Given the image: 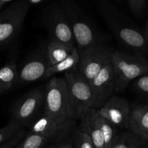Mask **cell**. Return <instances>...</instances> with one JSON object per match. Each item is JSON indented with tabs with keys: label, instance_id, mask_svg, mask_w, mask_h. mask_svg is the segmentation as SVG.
<instances>
[{
	"label": "cell",
	"instance_id": "ffe728a7",
	"mask_svg": "<svg viewBox=\"0 0 148 148\" xmlns=\"http://www.w3.org/2000/svg\"><path fill=\"white\" fill-rule=\"evenodd\" d=\"M95 119L103 134L105 148H110L119 135V129L110 122L101 116L98 113L97 110L95 113Z\"/></svg>",
	"mask_w": 148,
	"mask_h": 148
},
{
	"label": "cell",
	"instance_id": "52a82bcc",
	"mask_svg": "<svg viewBox=\"0 0 148 148\" xmlns=\"http://www.w3.org/2000/svg\"><path fill=\"white\" fill-rule=\"evenodd\" d=\"M30 4L26 0H15L0 12V46L15 39L22 29Z\"/></svg>",
	"mask_w": 148,
	"mask_h": 148
},
{
	"label": "cell",
	"instance_id": "f546056e",
	"mask_svg": "<svg viewBox=\"0 0 148 148\" xmlns=\"http://www.w3.org/2000/svg\"><path fill=\"white\" fill-rule=\"evenodd\" d=\"M143 139H145V140H147V141L148 140V130L147 131V132L145 133V134H144Z\"/></svg>",
	"mask_w": 148,
	"mask_h": 148
},
{
	"label": "cell",
	"instance_id": "4dcf8cb0",
	"mask_svg": "<svg viewBox=\"0 0 148 148\" xmlns=\"http://www.w3.org/2000/svg\"><path fill=\"white\" fill-rule=\"evenodd\" d=\"M12 1H15V0H0V2H3L4 4L7 3V2H12Z\"/></svg>",
	"mask_w": 148,
	"mask_h": 148
},
{
	"label": "cell",
	"instance_id": "7c38bea8",
	"mask_svg": "<svg viewBox=\"0 0 148 148\" xmlns=\"http://www.w3.org/2000/svg\"><path fill=\"white\" fill-rule=\"evenodd\" d=\"M97 111L117 129H129L131 105L123 97L111 96Z\"/></svg>",
	"mask_w": 148,
	"mask_h": 148
},
{
	"label": "cell",
	"instance_id": "277c9868",
	"mask_svg": "<svg viewBox=\"0 0 148 148\" xmlns=\"http://www.w3.org/2000/svg\"><path fill=\"white\" fill-rule=\"evenodd\" d=\"M111 63L116 75V90L123 93L131 82L148 72V60L139 52L114 51Z\"/></svg>",
	"mask_w": 148,
	"mask_h": 148
},
{
	"label": "cell",
	"instance_id": "d4e9b609",
	"mask_svg": "<svg viewBox=\"0 0 148 148\" xmlns=\"http://www.w3.org/2000/svg\"><path fill=\"white\" fill-rule=\"evenodd\" d=\"M131 12L137 17H141L145 12L147 0H127Z\"/></svg>",
	"mask_w": 148,
	"mask_h": 148
},
{
	"label": "cell",
	"instance_id": "ba28073f",
	"mask_svg": "<svg viewBox=\"0 0 148 148\" xmlns=\"http://www.w3.org/2000/svg\"><path fill=\"white\" fill-rule=\"evenodd\" d=\"M45 86L31 89L16 101L11 109V119L26 127L43 109Z\"/></svg>",
	"mask_w": 148,
	"mask_h": 148
},
{
	"label": "cell",
	"instance_id": "7402d4cb",
	"mask_svg": "<svg viewBox=\"0 0 148 148\" xmlns=\"http://www.w3.org/2000/svg\"><path fill=\"white\" fill-rule=\"evenodd\" d=\"M23 127L18 122L10 119L9 123L2 128H0V145H3L13 137Z\"/></svg>",
	"mask_w": 148,
	"mask_h": 148
},
{
	"label": "cell",
	"instance_id": "3957f363",
	"mask_svg": "<svg viewBox=\"0 0 148 148\" xmlns=\"http://www.w3.org/2000/svg\"><path fill=\"white\" fill-rule=\"evenodd\" d=\"M71 25L79 52L97 45H102L104 36L75 0H59Z\"/></svg>",
	"mask_w": 148,
	"mask_h": 148
},
{
	"label": "cell",
	"instance_id": "8992f818",
	"mask_svg": "<svg viewBox=\"0 0 148 148\" xmlns=\"http://www.w3.org/2000/svg\"><path fill=\"white\" fill-rule=\"evenodd\" d=\"M42 23L51 41L77 47L69 21L59 2H52L44 8L42 12Z\"/></svg>",
	"mask_w": 148,
	"mask_h": 148
},
{
	"label": "cell",
	"instance_id": "5bb4252c",
	"mask_svg": "<svg viewBox=\"0 0 148 148\" xmlns=\"http://www.w3.org/2000/svg\"><path fill=\"white\" fill-rule=\"evenodd\" d=\"M96 109L90 108L82 113L80 121V128L90 136L95 148H105L103 134L95 119Z\"/></svg>",
	"mask_w": 148,
	"mask_h": 148
},
{
	"label": "cell",
	"instance_id": "484cf974",
	"mask_svg": "<svg viewBox=\"0 0 148 148\" xmlns=\"http://www.w3.org/2000/svg\"><path fill=\"white\" fill-rule=\"evenodd\" d=\"M27 134V131L25 130L24 128H22L15 136L11 138L10 140L4 143L3 145H0V148H14Z\"/></svg>",
	"mask_w": 148,
	"mask_h": 148
},
{
	"label": "cell",
	"instance_id": "4fadbf2b",
	"mask_svg": "<svg viewBox=\"0 0 148 148\" xmlns=\"http://www.w3.org/2000/svg\"><path fill=\"white\" fill-rule=\"evenodd\" d=\"M26 127L28 133L39 135L55 143L62 142L68 136L58 123L44 112L34 118Z\"/></svg>",
	"mask_w": 148,
	"mask_h": 148
},
{
	"label": "cell",
	"instance_id": "9a60e30c",
	"mask_svg": "<svg viewBox=\"0 0 148 148\" xmlns=\"http://www.w3.org/2000/svg\"><path fill=\"white\" fill-rule=\"evenodd\" d=\"M129 129L132 133L143 138L148 130V105L131 107Z\"/></svg>",
	"mask_w": 148,
	"mask_h": 148
},
{
	"label": "cell",
	"instance_id": "603a6c76",
	"mask_svg": "<svg viewBox=\"0 0 148 148\" xmlns=\"http://www.w3.org/2000/svg\"><path fill=\"white\" fill-rule=\"evenodd\" d=\"M74 148H95L90 136L80 127L76 132Z\"/></svg>",
	"mask_w": 148,
	"mask_h": 148
},
{
	"label": "cell",
	"instance_id": "2e32d148",
	"mask_svg": "<svg viewBox=\"0 0 148 148\" xmlns=\"http://www.w3.org/2000/svg\"><path fill=\"white\" fill-rule=\"evenodd\" d=\"M79 60H80V54L77 47L73 49L72 52L61 62L51 65L47 71L45 79H50L55 75L60 73H65L67 71H71L73 69L78 68Z\"/></svg>",
	"mask_w": 148,
	"mask_h": 148
},
{
	"label": "cell",
	"instance_id": "44dd1931",
	"mask_svg": "<svg viewBox=\"0 0 148 148\" xmlns=\"http://www.w3.org/2000/svg\"><path fill=\"white\" fill-rule=\"evenodd\" d=\"M49 141L46 138L36 134H29L27 132L25 137L14 148H43Z\"/></svg>",
	"mask_w": 148,
	"mask_h": 148
},
{
	"label": "cell",
	"instance_id": "cb8c5ba5",
	"mask_svg": "<svg viewBox=\"0 0 148 148\" xmlns=\"http://www.w3.org/2000/svg\"><path fill=\"white\" fill-rule=\"evenodd\" d=\"M132 86L136 93L148 97V72L134 80Z\"/></svg>",
	"mask_w": 148,
	"mask_h": 148
},
{
	"label": "cell",
	"instance_id": "7a4b0ae2",
	"mask_svg": "<svg viewBox=\"0 0 148 148\" xmlns=\"http://www.w3.org/2000/svg\"><path fill=\"white\" fill-rule=\"evenodd\" d=\"M43 112L53 119L69 136L76 120L70 107L65 78L52 76L45 86Z\"/></svg>",
	"mask_w": 148,
	"mask_h": 148
},
{
	"label": "cell",
	"instance_id": "d6a6232c",
	"mask_svg": "<svg viewBox=\"0 0 148 148\" xmlns=\"http://www.w3.org/2000/svg\"><path fill=\"white\" fill-rule=\"evenodd\" d=\"M4 5H5V4H4L3 2H0V10H1V9H2V7H3Z\"/></svg>",
	"mask_w": 148,
	"mask_h": 148
},
{
	"label": "cell",
	"instance_id": "d6986e66",
	"mask_svg": "<svg viewBox=\"0 0 148 148\" xmlns=\"http://www.w3.org/2000/svg\"><path fill=\"white\" fill-rule=\"evenodd\" d=\"M147 140L132 132H119L110 148H141Z\"/></svg>",
	"mask_w": 148,
	"mask_h": 148
},
{
	"label": "cell",
	"instance_id": "8fae6325",
	"mask_svg": "<svg viewBox=\"0 0 148 148\" xmlns=\"http://www.w3.org/2000/svg\"><path fill=\"white\" fill-rule=\"evenodd\" d=\"M116 84V75L110 60L90 82L92 90V108L98 110L105 103L115 92Z\"/></svg>",
	"mask_w": 148,
	"mask_h": 148
},
{
	"label": "cell",
	"instance_id": "1f68e13d",
	"mask_svg": "<svg viewBox=\"0 0 148 148\" xmlns=\"http://www.w3.org/2000/svg\"><path fill=\"white\" fill-rule=\"evenodd\" d=\"M141 148H148V140L147 141L146 143H145V145H144Z\"/></svg>",
	"mask_w": 148,
	"mask_h": 148
},
{
	"label": "cell",
	"instance_id": "5b68a950",
	"mask_svg": "<svg viewBox=\"0 0 148 148\" xmlns=\"http://www.w3.org/2000/svg\"><path fill=\"white\" fill-rule=\"evenodd\" d=\"M70 107L75 120H79L82 113L92 106V90L89 81L79 68L64 73Z\"/></svg>",
	"mask_w": 148,
	"mask_h": 148
},
{
	"label": "cell",
	"instance_id": "4316f807",
	"mask_svg": "<svg viewBox=\"0 0 148 148\" xmlns=\"http://www.w3.org/2000/svg\"><path fill=\"white\" fill-rule=\"evenodd\" d=\"M49 148H74V146L70 142H60L55 143Z\"/></svg>",
	"mask_w": 148,
	"mask_h": 148
},
{
	"label": "cell",
	"instance_id": "30bf717a",
	"mask_svg": "<svg viewBox=\"0 0 148 148\" xmlns=\"http://www.w3.org/2000/svg\"><path fill=\"white\" fill-rule=\"evenodd\" d=\"M47 46L46 44L40 45L29 56L18 71L16 85L26 84L45 79L47 71L51 66Z\"/></svg>",
	"mask_w": 148,
	"mask_h": 148
},
{
	"label": "cell",
	"instance_id": "f1b7e54d",
	"mask_svg": "<svg viewBox=\"0 0 148 148\" xmlns=\"http://www.w3.org/2000/svg\"><path fill=\"white\" fill-rule=\"evenodd\" d=\"M144 35H145V39H146V41H147V46H148V23L147 24L146 28H145V31L144 32Z\"/></svg>",
	"mask_w": 148,
	"mask_h": 148
},
{
	"label": "cell",
	"instance_id": "836d02e7",
	"mask_svg": "<svg viewBox=\"0 0 148 148\" xmlns=\"http://www.w3.org/2000/svg\"><path fill=\"white\" fill-rule=\"evenodd\" d=\"M116 1L117 2H122L123 1V0H116Z\"/></svg>",
	"mask_w": 148,
	"mask_h": 148
},
{
	"label": "cell",
	"instance_id": "ac0fdd59",
	"mask_svg": "<svg viewBox=\"0 0 148 148\" xmlns=\"http://www.w3.org/2000/svg\"><path fill=\"white\" fill-rule=\"evenodd\" d=\"M74 48L61 42L50 41L47 46L50 65H55L65 60L72 52Z\"/></svg>",
	"mask_w": 148,
	"mask_h": 148
},
{
	"label": "cell",
	"instance_id": "e0dca14e",
	"mask_svg": "<svg viewBox=\"0 0 148 148\" xmlns=\"http://www.w3.org/2000/svg\"><path fill=\"white\" fill-rule=\"evenodd\" d=\"M18 71L15 60H10L0 68V94L5 93L16 84Z\"/></svg>",
	"mask_w": 148,
	"mask_h": 148
},
{
	"label": "cell",
	"instance_id": "83f0119b",
	"mask_svg": "<svg viewBox=\"0 0 148 148\" xmlns=\"http://www.w3.org/2000/svg\"><path fill=\"white\" fill-rule=\"evenodd\" d=\"M26 1L30 4V5H32L40 4L42 2H43L44 1H45V0H26Z\"/></svg>",
	"mask_w": 148,
	"mask_h": 148
},
{
	"label": "cell",
	"instance_id": "9c48e42d",
	"mask_svg": "<svg viewBox=\"0 0 148 148\" xmlns=\"http://www.w3.org/2000/svg\"><path fill=\"white\" fill-rule=\"evenodd\" d=\"M114 51L113 48L102 44L89 47L79 52L80 60L78 68L89 83L111 60Z\"/></svg>",
	"mask_w": 148,
	"mask_h": 148
},
{
	"label": "cell",
	"instance_id": "6da1fadb",
	"mask_svg": "<svg viewBox=\"0 0 148 148\" xmlns=\"http://www.w3.org/2000/svg\"><path fill=\"white\" fill-rule=\"evenodd\" d=\"M101 17L109 27L120 45L142 54L148 53V46L144 33L109 0H102L98 5Z\"/></svg>",
	"mask_w": 148,
	"mask_h": 148
}]
</instances>
